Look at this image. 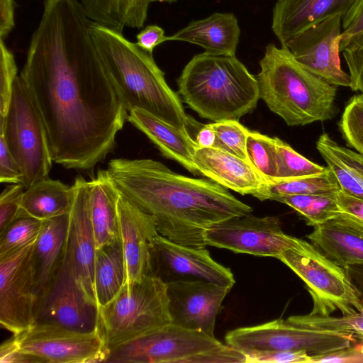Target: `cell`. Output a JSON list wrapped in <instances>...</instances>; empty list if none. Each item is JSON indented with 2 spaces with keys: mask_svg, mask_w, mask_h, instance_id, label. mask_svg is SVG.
Here are the masks:
<instances>
[{
  "mask_svg": "<svg viewBox=\"0 0 363 363\" xmlns=\"http://www.w3.org/2000/svg\"><path fill=\"white\" fill-rule=\"evenodd\" d=\"M342 52L349 69L350 88L363 94V32L351 40Z\"/></svg>",
  "mask_w": 363,
  "mask_h": 363,
  "instance_id": "74e56055",
  "label": "cell"
},
{
  "mask_svg": "<svg viewBox=\"0 0 363 363\" xmlns=\"http://www.w3.org/2000/svg\"><path fill=\"white\" fill-rule=\"evenodd\" d=\"M341 135L347 146L363 155V94L347 101L339 122Z\"/></svg>",
  "mask_w": 363,
  "mask_h": 363,
  "instance_id": "e575fe53",
  "label": "cell"
},
{
  "mask_svg": "<svg viewBox=\"0 0 363 363\" xmlns=\"http://www.w3.org/2000/svg\"><path fill=\"white\" fill-rule=\"evenodd\" d=\"M336 199L340 213L335 218L363 233V198L340 189L336 192Z\"/></svg>",
  "mask_w": 363,
  "mask_h": 363,
  "instance_id": "ab89813d",
  "label": "cell"
},
{
  "mask_svg": "<svg viewBox=\"0 0 363 363\" xmlns=\"http://www.w3.org/2000/svg\"><path fill=\"white\" fill-rule=\"evenodd\" d=\"M14 0H0V39L4 40L15 26Z\"/></svg>",
  "mask_w": 363,
  "mask_h": 363,
  "instance_id": "7dc6e473",
  "label": "cell"
},
{
  "mask_svg": "<svg viewBox=\"0 0 363 363\" xmlns=\"http://www.w3.org/2000/svg\"><path fill=\"white\" fill-rule=\"evenodd\" d=\"M106 172L121 196L152 216L159 234L180 245L206 247L210 227L253 211L211 179L179 174L151 159H113Z\"/></svg>",
  "mask_w": 363,
  "mask_h": 363,
  "instance_id": "7a4b0ae2",
  "label": "cell"
},
{
  "mask_svg": "<svg viewBox=\"0 0 363 363\" xmlns=\"http://www.w3.org/2000/svg\"><path fill=\"white\" fill-rule=\"evenodd\" d=\"M177 0H150V3L152 2H167V3H173L177 1Z\"/></svg>",
  "mask_w": 363,
  "mask_h": 363,
  "instance_id": "f907efd6",
  "label": "cell"
},
{
  "mask_svg": "<svg viewBox=\"0 0 363 363\" xmlns=\"http://www.w3.org/2000/svg\"><path fill=\"white\" fill-rule=\"evenodd\" d=\"M278 259L306 284L311 296L315 315H330L339 310L342 315L360 313L363 303L346 269L327 257L311 242L295 238L291 247Z\"/></svg>",
  "mask_w": 363,
  "mask_h": 363,
  "instance_id": "9c48e42d",
  "label": "cell"
},
{
  "mask_svg": "<svg viewBox=\"0 0 363 363\" xmlns=\"http://www.w3.org/2000/svg\"><path fill=\"white\" fill-rule=\"evenodd\" d=\"M250 213L210 227L204 234L206 245L277 259L293 245L294 237L284 233L277 216L257 217Z\"/></svg>",
  "mask_w": 363,
  "mask_h": 363,
  "instance_id": "4fadbf2b",
  "label": "cell"
},
{
  "mask_svg": "<svg viewBox=\"0 0 363 363\" xmlns=\"http://www.w3.org/2000/svg\"><path fill=\"white\" fill-rule=\"evenodd\" d=\"M128 121L144 133L165 157L177 162L193 174L200 176L194 162L196 143L191 136L137 108L129 111Z\"/></svg>",
  "mask_w": 363,
  "mask_h": 363,
  "instance_id": "603a6c76",
  "label": "cell"
},
{
  "mask_svg": "<svg viewBox=\"0 0 363 363\" xmlns=\"http://www.w3.org/2000/svg\"><path fill=\"white\" fill-rule=\"evenodd\" d=\"M215 140V132L209 124L202 125L194 138L196 145L201 147H213Z\"/></svg>",
  "mask_w": 363,
  "mask_h": 363,
  "instance_id": "681fc988",
  "label": "cell"
},
{
  "mask_svg": "<svg viewBox=\"0 0 363 363\" xmlns=\"http://www.w3.org/2000/svg\"><path fill=\"white\" fill-rule=\"evenodd\" d=\"M94 23L123 33L125 28H143L147 18L150 0H81Z\"/></svg>",
  "mask_w": 363,
  "mask_h": 363,
  "instance_id": "83f0119b",
  "label": "cell"
},
{
  "mask_svg": "<svg viewBox=\"0 0 363 363\" xmlns=\"http://www.w3.org/2000/svg\"><path fill=\"white\" fill-rule=\"evenodd\" d=\"M225 340L227 345L244 355L261 352L305 351L316 356L358 343L352 333L300 326L282 318L234 329L226 333Z\"/></svg>",
  "mask_w": 363,
  "mask_h": 363,
  "instance_id": "30bf717a",
  "label": "cell"
},
{
  "mask_svg": "<svg viewBox=\"0 0 363 363\" xmlns=\"http://www.w3.org/2000/svg\"><path fill=\"white\" fill-rule=\"evenodd\" d=\"M1 363H34L32 358L21 354L16 348L11 338L4 341L0 347Z\"/></svg>",
  "mask_w": 363,
  "mask_h": 363,
  "instance_id": "c3c4849f",
  "label": "cell"
},
{
  "mask_svg": "<svg viewBox=\"0 0 363 363\" xmlns=\"http://www.w3.org/2000/svg\"><path fill=\"white\" fill-rule=\"evenodd\" d=\"M178 94L201 118L238 121L259 99L258 83L235 57L206 52L194 56L177 79Z\"/></svg>",
  "mask_w": 363,
  "mask_h": 363,
  "instance_id": "277c9868",
  "label": "cell"
},
{
  "mask_svg": "<svg viewBox=\"0 0 363 363\" xmlns=\"http://www.w3.org/2000/svg\"><path fill=\"white\" fill-rule=\"evenodd\" d=\"M17 70L13 52L0 39V118H4L8 111Z\"/></svg>",
  "mask_w": 363,
  "mask_h": 363,
  "instance_id": "8d00e7d4",
  "label": "cell"
},
{
  "mask_svg": "<svg viewBox=\"0 0 363 363\" xmlns=\"http://www.w3.org/2000/svg\"><path fill=\"white\" fill-rule=\"evenodd\" d=\"M231 289L201 280L167 284L172 323L214 337L216 316Z\"/></svg>",
  "mask_w": 363,
  "mask_h": 363,
  "instance_id": "ac0fdd59",
  "label": "cell"
},
{
  "mask_svg": "<svg viewBox=\"0 0 363 363\" xmlns=\"http://www.w3.org/2000/svg\"><path fill=\"white\" fill-rule=\"evenodd\" d=\"M37 238L0 259V324L13 335L35 322L39 298L34 256Z\"/></svg>",
  "mask_w": 363,
  "mask_h": 363,
  "instance_id": "7c38bea8",
  "label": "cell"
},
{
  "mask_svg": "<svg viewBox=\"0 0 363 363\" xmlns=\"http://www.w3.org/2000/svg\"><path fill=\"white\" fill-rule=\"evenodd\" d=\"M120 196L106 170H99L89 181V216L96 250L120 240L118 211Z\"/></svg>",
  "mask_w": 363,
  "mask_h": 363,
  "instance_id": "cb8c5ba5",
  "label": "cell"
},
{
  "mask_svg": "<svg viewBox=\"0 0 363 363\" xmlns=\"http://www.w3.org/2000/svg\"><path fill=\"white\" fill-rule=\"evenodd\" d=\"M306 237L327 257L343 268L363 264V233L336 218L313 227Z\"/></svg>",
  "mask_w": 363,
  "mask_h": 363,
  "instance_id": "d4e9b609",
  "label": "cell"
},
{
  "mask_svg": "<svg viewBox=\"0 0 363 363\" xmlns=\"http://www.w3.org/2000/svg\"><path fill=\"white\" fill-rule=\"evenodd\" d=\"M248 162L266 180L274 181L277 177L275 137L271 138L255 131H250L246 143Z\"/></svg>",
  "mask_w": 363,
  "mask_h": 363,
  "instance_id": "1f68e13d",
  "label": "cell"
},
{
  "mask_svg": "<svg viewBox=\"0 0 363 363\" xmlns=\"http://www.w3.org/2000/svg\"><path fill=\"white\" fill-rule=\"evenodd\" d=\"M209 125L216 134L213 147L247 160L246 143L250 130L247 128L233 120L214 122Z\"/></svg>",
  "mask_w": 363,
  "mask_h": 363,
  "instance_id": "d590c367",
  "label": "cell"
},
{
  "mask_svg": "<svg viewBox=\"0 0 363 363\" xmlns=\"http://www.w3.org/2000/svg\"><path fill=\"white\" fill-rule=\"evenodd\" d=\"M259 66L256 76L259 99L288 125L334 117L336 86L307 70L288 48L267 45Z\"/></svg>",
  "mask_w": 363,
  "mask_h": 363,
  "instance_id": "5b68a950",
  "label": "cell"
},
{
  "mask_svg": "<svg viewBox=\"0 0 363 363\" xmlns=\"http://www.w3.org/2000/svg\"><path fill=\"white\" fill-rule=\"evenodd\" d=\"M104 362L245 363V356L215 337L170 323L111 351Z\"/></svg>",
  "mask_w": 363,
  "mask_h": 363,
  "instance_id": "52a82bcc",
  "label": "cell"
},
{
  "mask_svg": "<svg viewBox=\"0 0 363 363\" xmlns=\"http://www.w3.org/2000/svg\"><path fill=\"white\" fill-rule=\"evenodd\" d=\"M25 191L21 184L6 186L0 195V233L20 215L21 201Z\"/></svg>",
  "mask_w": 363,
  "mask_h": 363,
  "instance_id": "60d3db41",
  "label": "cell"
},
{
  "mask_svg": "<svg viewBox=\"0 0 363 363\" xmlns=\"http://www.w3.org/2000/svg\"><path fill=\"white\" fill-rule=\"evenodd\" d=\"M74 199V187L49 177L26 189L21 201L20 216L45 220L69 214Z\"/></svg>",
  "mask_w": 363,
  "mask_h": 363,
  "instance_id": "4316f807",
  "label": "cell"
},
{
  "mask_svg": "<svg viewBox=\"0 0 363 363\" xmlns=\"http://www.w3.org/2000/svg\"><path fill=\"white\" fill-rule=\"evenodd\" d=\"M79 0H43L20 76L43 119L54 162L91 170L112 152L128 111Z\"/></svg>",
  "mask_w": 363,
  "mask_h": 363,
  "instance_id": "6da1fadb",
  "label": "cell"
},
{
  "mask_svg": "<svg viewBox=\"0 0 363 363\" xmlns=\"http://www.w3.org/2000/svg\"><path fill=\"white\" fill-rule=\"evenodd\" d=\"M74 199L69 213L66 252L78 284L91 304L98 307L94 286L96 242L89 208V181L76 178Z\"/></svg>",
  "mask_w": 363,
  "mask_h": 363,
  "instance_id": "e0dca14e",
  "label": "cell"
},
{
  "mask_svg": "<svg viewBox=\"0 0 363 363\" xmlns=\"http://www.w3.org/2000/svg\"><path fill=\"white\" fill-rule=\"evenodd\" d=\"M21 169L10 152L4 138L0 135V182L21 184Z\"/></svg>",
  "mask_w": 363,
  "mask_h": 363,
  "instance_id": "ee69618b",
  "label": "cell"
},
{
  "mask_svg": "<svg viewBox=\"0 0 363 363\" xmlns=\"http://www.w3.org/2000/svg\"><path fill=\"white\" fill-rule=\"evenodd\" d=\"M311 363H363V352L357 343L331 353L312 356Z\"/></svg>",
  "mask_w": 363,
  "mask_h": 363,
  "instance_id": "f6af8a7d",
  "label": "cell"
},
{
  "mask_svg": "<svg viewBox=\"0 0 363 363\" xmlns=\"http://www.w3.org/2000/svg\"><path fill=\"white\" fill-rule=\"evenodd\" d=\"M97 318L98 307L89 303L82 293L65 249L54 277L38 298L35 322L89 333L96 331Z\"/></svg>",
  "mask_w": 363,
  "mask_h": 363,
  "instance_id": "9a60e30c",
  "label": "cell"
},
{
  "mask_svg": "<svg viewBox=\"0 0 363 363\" xmlns=\"http://www.w3.org/2000/svg\"><path fill=\"white\" fill-rule=\"evenodd\" d=\"M150 275L167 284L177 281H206L233 287L230 269L216 262L208 250L176 243L157 235L150 246Z\"/></svg>",
  "mask_w": 363,
  "mask_h": 363,
  "instance_id": "5bb4252c",
  "label": "cell"
},
{
  "mask_svg": "<svg viewBox=\"0 0 363 363\" xmlns=\"http://www.w3.org/2000/svg\"><path fill=\"white\" fill-rule=\"evenodd\" d=\"M10 338L18 352L32 358L35 363L104 362L107 356L97 331L84 333L35 322Z\"/></svg>",
  "mask_w": 363,
  "mask_h": 363,
  "instance_id": "8fae6325",
  "label": "cell"
},
{
  "mask_svg": "<svg viewBox=\"0 0 363 363\" xmlns=\"http://www.w3.org/2000/svg\"><path fill=\"white\" fill-rule=\"evenodd\" d=\"M333 172L327 170L318 174L267 182L264 187L253 196L260 201L294 196L336 192L340 189Z\"/></svg>",
  "mask_w": 363,
  "mask_h": 363,
  "instance_id": "f546056e",
  "label": "cell"
},
{
  "mask_svg": "<svg viewBox=\"0 0 363 363\" xmlns=\"http://www.w3.org/2000/svg\"><path fill=\"white\" fill-rule=\"evenodd\" d=\"M275 142L277 177L274 181L315 175L327 170L328 167L309 160L281 139L275 137Z\"/></svg>",
  "mask_w": 363,
  "mask_h": 363,
  "instance_id": "d6a6232c",
  "label": "cell"
},
{
  "mask_svg": "<svg viewBox=\"0 0 363 363\" xmlns=\"http://www.w3.org/2000/svg\"><path fill=\"white\" fill-rule=\"evenodd\" d=\"M358 0H277L272 28L281 46L308 28L333 16L342 18Z\"/></svg>",
  "mask_w": 363,
  "mask_h": 363,
  "instance_id": "ffe728a7",
  "label": "cell"
},
{
  "mask_svg": "<svg viewBox=\"0 0 363 363\" xmlns=\"http://www.w3.org/2000/svg\"><path fill=\"white\" fill-rule=\"evenodd\" d=\"M136 38L137 45L151 55L157 46L169 40V36H166L164 29L157 25L145 26L137 34Z\"/></svg>",
  "mask_w": 363,
  "mask_h": 363,
  "instance_id": "bcb514c9",
  "label": "cell"
},
{
  "mask_svg": "<svg viewBox=\"0 0 363 363\" xmlns=\"http://www.w3.org/2000/svg\"><path fill=\"white\" fill-rule=\"evenodd\" d=\"M194 162L200 175L242 195L253 196L267 184L247 160L216 147L196 145Z\"/></svg>",
  "mask_w": 363,
  "mask_h": 363,
  "instance_id": "44dd1931",
  "label": "cell"
},
{
  "mask_svg": "<svg viewBox=\"0 0 363 363\" xmlns=\"http://www.w3.org/2000/svg\"><path fill=\"white\" fill-rule=\"evenodd\" d=\"M240 28L232 13H213L193 21L169 36V40L187 42L201 46L206 53L234 56L240 40Z\"/></svg>",
  "mask_w": 363,
  "mask_h": 363,
  "instance_id": "7402d4cb",
  "label": "cell"
},
{
  "mask_svg": "<svg viewBox=\"0 0 363 363\" xmlns=\"http://www.w3.org/2000/svg\"><path fill=\"white\" fill-rule=\"evenodd\" d=\"M69 218V213L43 220L34 250L39 297L49 286L63 259Z\"/></svg>",
  "mask_w": 363,
  "mask_h": 363,
  "instance_id": "484cf974",
  "label": "cell"
},
{
  "mask_svg": "<svg viewBox=\"0 0 363 363\" xmlns=\"http://www.w3.org/2000/svg\"><path fill=\"white\" fill-rule=\"evenodd\" d=\"M340 50L342 52L349 42L363 32V0H358L342 19Z\"/></svg>",
  "mask_w": 363,
  "mask_h": 363,
  "instance_id": "7bdbcfd3",
  "label": "cell"
},
{
  "mask_svg": "<svg viewBox=\"0 0 363 363\" xmlns=\"http://www.w3.org/2000/svg\"><path fill=\"white\" fill-rule=\"evenodd\" d=\"M125 281V265L120 240L96 252L94 286L98 307L111 301Z\"/></svg>",
  "mask_w": 363,
  "mask_h": 363,
  "instance_id": "f1b7e54d",
  "label": "cell"
},
{
  "mask_svg": "<svg viewBox=\"0 0 363 363\" xmlns=\"http://www.w3.org/2000/svg\"><path fill=\"white\" fill-rule=\"evenodd\" d=\"M358 345L361 350V351L363 352V339L361 340V342L358 343Z\"/></svg>",
  "mask_w": 363,
  "mask_h": 363,
  "instance_id": "816d5d0a",
  "label": "cell"
},
{
  "mask_svg": "<svg viewBox=\"0 0 363 363\" xmlns=\"http://www.w3.org/2000/svg\"><path fill=\"white\" fill-rule=\"evenodd\" d=\"M119 238L130 284L150 275V246L159 234L152 216L121 195L118 202Z\"/></svg>",
  "mask_w": 363,
  "mask_h": 363,
  "instance_id": "d6986e66",
  "label": "cell"
},
{
  "mask_svg": "<svg viewBox=\"0 0 363 363\" xmlns=\"http://www.w3.org/2000/svg\"><path fill=\"white\" fill-rule=\"evenodd\" d=\"M90 32L128 112L135 108L145 111L194 140L203 124L186 113L152 55L123 33L93 21Z\"/></svg>",
  "mask_w": 363,
  "mask_h": 363,
  "instance_id": "3957f363",
  "label": "cell"
},
{
  "mask_svg": "<svg viewBox=\"0 0 363 363\" xmlns=\"http://www.w3.org/2000/svg\"><path fill=\"white\" fill-rule=\"evenodd\" d=\"M342 19L337 14L308 28L286 48L314 75L333 86L350 87V77L342 69L340 59Z\"/></svg>",
  "mask_w": 363,
  "mask_h": 363,
  "instance_id": "2e32d148",
  "label": "cell"
},
{
  "mask_svg": "<svg viewBox=\"0 0 363 363\" xmlns=\"http://www.w3.org/2000/svg\"><path fill=\"white\" fill-rule=\"evenodd\" d=\"M336 192L286 196L275 201L290 206L306 220L308 225L315 227L335 218L340 213Z\"/></svg>",
  "mask_w": 363,
  "mask_h": 363,
  "instance_id": "4dcf8cb0",
  "label": "cell"
},
{
  "mask_svg": "<svg viewBox=\"0 0 363 363\" xmlns=\"http://www.w3.org/2000/svg\"><path fill=\"white\" fill-rule=\"evenodd\" d=\"M1 135L21 174L25 189L48 178L52 158L46 128L30 92L20 75L16 78Z\"/></svg>",
  "mask_w": 363,
  "mask_h": 363,
  "instance_id": "ba28073f",
  "label": "cell"
},
{
  "mask_svg": "<svg viewBox=\"0 0 363 363\" xmlns=\"http://www.w3.org/2000/svg\"><path fill=\"white\" fill-rule=\"evenodd\" d=\"M170 323L167 284L149 275L139 281L124 284L111 301L98 307L96 331L108 355Z\"/></svg>",
  "mask_w": 363,
  "mask_h": 363,
  "instance_id": "8992f818",
  "label": "cell"
},
{
  "mask_svg": "<svg viewBox=\"0 0 363 363\" xmlns=\"http://www.w3.org/2000/svg\"><path fill=\"white\" fill-rule=\"evenodd\" d=\"M345 269L358 289L363 303V264L348 265ZM337 325L340 330L352 333L357 339L362 340L363 310L360 313L339 317Z\"/></svg>",
  "mask_w": 363,
  "mask_h": 363,
  "instance_id": "f35d334b",
  "label": "cell"
},
{
  "mask_svg": "<svg viewBox=\"0 0 363 363\" xmlns=\"http://www.w3.org/2000/svg\"><path fill=\"white\" fill-rule=\"evenodd\" d=\"M43 220L28 216H20L0 233V259L35 240Z\"/></svg>",
  "mask_w": 363,
  "mask_h": 363,
  "instance_id": "836d02e7",
  "label": "cell"
},
{
  "mask_svg": "<svg viewBox=\"0 0 363 363\" xmlns=\"http://www.w3.org/2000/svg\"><path fill=\"white\" fill-rule=\"evenodd\" d=\"M245 356V363H311L312 359L305 351L261 352Z\"/></svg>",
  "mask_w": 363,
  "mask_h": 363,
  "instance_id": "b9f144b4",
  "label": "cell"
}]
</instances>
